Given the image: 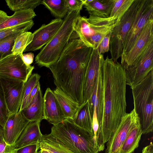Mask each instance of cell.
Wrapping results in <instances>:
<instances>
[{"instance_id":"32","label":"cell","mask_w":153,"mask_h":153,"mask_svg":"<svg viewBox=\"0 0 153 153\" xmlns=\"http://www.w3.org/2000/svg\"><path fill=\"white\" fill-rule=\"evenodd\" d=\"M41 76L38 74H34L30 77L25 83L21 105L19 111L24 110L26 107L28 99L30 92L39 82Z\"/></svg>"},{"instance_id":"38","label":"cell","mask_w":153,"mask_h":153,"mask_svg":"<svg viewBox=\"0 0 153 153\" xmlns=\"http://www.w3.org/2000/svg\"><path fill=\"white\" fill-rule=\"evenodd\" d=\"M11 145L7 144L4 140L0 142V153H13Z\"/></svg>"},{"instance_id":"35","label":"cell","mask_w":153,"mask_h":153,"mask_svg":"<svg viewBox=\"0 0 153 153\" xmlns=\"http://www.w3.org/2000/svg\"><path fill=\"white\" fill-rule=\"evenodd\" d=\"M68 12L74 10L80 11L84 5L83 0H65Z\"/></svg>"},{"instance_id":"24","label":"cell","mask_w":153,"mask_h":153,"mask_svg":"<svg viewBox=\"0 0 153 153\" xmlns=\"http://www.w3.org/2000/svg\"><path fill=\"white\" fill-rule=\"evenodd\" d=\"M53 92L66 118L72 119L79 105L59 88H56Z\"/></svg>"},{"instance_id":"12","label":"cell","mask_w":153,"mask_h":153,"mask_svg":"<svg viewBox=\"0 0 153 153\" xmlns=\"http://www.w3.org/2000/svg\"><path fill=\"white\" fill-rule=\"evenodd\" d=\"M6 105L10 114H16L21 107L25 82L0 76Z\"/></svg>"},{"instance_id":"17","label":"cell","mask_w":153,"mask_h":153,"mask_svg":"<svg viewBox=\"0 0 153 153\" xmlns=\"http://www.w3.org/2000/svg\"><path fill=\"white\" fill-rule=\"evenodd\" d=\"M43 97L44 119L55 125L66 119L53 91L50 88H47Z\"/></svg>"},{"instance_id":"4","label":"cell","mask_w":153,"mask_h":153,"mask_svg":"<svg viewBox=\"0 0 153 153\" xmlns=\"http://www.w3.org/2000/svg\"><path fill=\"white\" fill-rule=\"evenodd\" d=\"M80 10L68 12L62 25L53 39L42 48L35 58L39 67L49 68L57 61L74 31V27L80 15Z\"/></svg>"},{"instance_id":"22","label":"cell","mask_w":153,"mask_h":153,"mask_svg":"<svg viewBox=\"0 0 153 153\" xmlns=\"http://www.w3.org/2000/svg\"><path fill=\"white\" fill-rule=\"evenodd\" d=\"M142 134L138 118L130 130L121 147L120 153H132L138 147Z\"/></svg>"},{"instance_id":"25","label":"cell","mask_w":153,"mask_h":153,"mask_svg":"<svg viewBox=\"0 0 153 153\" xmlns=\"http://www.w3.org/2000/svg\"><path fill=\"white\" fill-rule=\"evenodd\" d=\"M36 14L34 10L29 9L14 12L11 16L0 25V29L14 26L29 21L34 18Z\"/></svg>"},{"instance_id":"43","label":"cell","mask_w":153,"mask_h":153,"mask_svg":"<svg viewBox=\"0 0 153 153\" xmlns=\"http://www.w3.org/2000/svg\"><path fill=\"white\" fill-rule=\"evenodd\" d=\"M4 140L3 128L0 125V142Z\"/></svg>"},{"instance_id":"45","label":"cell","mask_w":153,"mask_h":153,"mask_svg":"<svg viewBox=\"0 0 153 153\" xmlns=\"http://www.w3.org/2000/svg\"><path fill=\"white\" fill-rule=\"evenodd\" d=\"M48 152V153H50V152Z\"/></svg>"},{"instance_id":"40","label":"cell","mask_w":153,"mask_h":153,"mask_svg":"<svg viewBox=\"0 0 153 153\" xmlns=\"http://www.w3.org/2000/svg\"><path fill=\"white\" fill-rule=\"evenodd\" d=\"M40 88V85L39 82L34 87L30 92L28 99L25 108L29 104L33 99Z\"/></svg>"},{"instance_id":"26","label":"cell","mask_w":153,"mask_h":153,"mask_svg":"<svg viewBox=\"0 0 153 153\" xmlns=\"http://www.w3.org/2000/svg\"><path fill=\"white\" fill-rule=\"evenodd\" d=\"M39 144L40 149L44 150L51 153H74L50 134H42Z\"/></svg>"},{"instance_id":"21","label":"cell","mask_w":153,"mask_h":153,"mask_svg":"<svg viewBox=\"0 0 153 153\" xmlns=\"http://www.w3.org/2000/svg\"><path fill=\"white\" fill-rule=\"evenodd\" d=\"M85 8L89 15L103 18L109 17L114 0H83Z\"/></svg>"},{"instance_id":"28","label":"cell","mask_w":153,"mask_h":153,"mask_svg":"<svg viewBox=\"0 0 153 153\" xmlns=\"http://www.w3.org/2000/svg\"><path fill=\"white\" fill-rule=\"evenodd\" d=\"M33 38V34L30 32H26L19 35L14 40L12 54L22 55L26 47L32 41Z\"/></svg>"},{"instance_id":"44","label":"cell","mask_w":153,"mask_h":153,"mask_svg":"<svg viewBox=\"0 0 153 153\" xmlns=\"http://www.w3.org/2000/svg\"><path fill=\"white\" fill-rule=\"evenodd\" d=\"M37 153H48V152L44 150L41 149L37 152Z\"/></svg>"},{"instance_id":"13","label":"cell","mask_w":153,"mask_h":153,"mask_svg":"<svg viewBox=\"0 0 153 153\" xmlns=\"http://www.w3.org/2000/svg\"><path fill=\"white\" fill-rule=\"evenodd\" d=\"M138 118L134 108L129 113L126 114L107 142L106 153H120L121 147L130 130Z\"/></svg>"},{"instance_id":"18","label":"cell","mask_w":153,"mask_h":153,"mask_svg":"<svg viewBox=\"0 0 153 153\" xmlns=\"http://www.w3.org/2000/svg\"><path fill=\"white\" fill-rule=\"evenodd\" d=\"M102 68V66L100 69L97 80L92 94L88 100L92 120L95 109L100 129L103 107V90Z\"/></svg>"},{"instance_id":"19","label":"cell","mask_w":153,"mask_h":153,"mask_svg":"<svg viewBox=\"0 0 153 153\" xmlns=\"http://www.w3.org/2000/svg\"><path fill=\"white\" fill-rule=\"evenodd\" d=\"M40 122L30 121L26 126L16 142L11 145L15 150L22 147L39 143L42 134L40 129Z\"/></svg>"},{"instance_id":"42","label":"cell","mask_w":153,"mask_h":153,"mask_svg":"<svg viewBox=\"0 0 153 153\" xmlns=\"http://www.w3.org/2000/svg\"><path fill=\"white\" fill-rule=\"evenodd\" d=\"M9 16L4 11L0 10V25L7 19Z\"/></svg>"},{"instance_id":"2","label":"cell","mask_w":153,"mask_h":153,"mask_svg":"<svg viewBox=\"0 0 153 153\" xmlns=\"http://www.w3.org/2000/svg\"><path fill=\"white\" fill-rule=\"evenodd\" d=\"M103 107L100 137L101 149L117 129L126 113L125 69L107 56L102 68Z\"/></svg>"},{"instance_id":"16","label":"cell","mask_w":153,"mask_h":153,"mask_svg":"<svg viewBox=\"0 0 153 153\" xmlns=\"http://www.w3.org/2000/svg\"><path fill=\"white\" fill-rule=\"evenodd\" d=\"M29 122L25 119L21 111H19L16 114H10L3 128L5 142L8 145H13Z\"/></svg>"},{"instance_id":"39","label":"cell","mask_w":153,"mask_h":153,"mask_svg":"<svg viewBox=\"0 0 153 153\" xmlns=\"http://www.w3.org/2000/svg\"><path fill=\"white\" fill-rule=\"evenodd\" d=\"M22 59L24 63L27 65H30L33 62L34 55L32 53L22 54Z\"/></svg>"},{"instance_id":"9","label":"cell","mask_w":153,"mask_h":153,"mask_svg":"<svg viewBox=\"0 0 153 153\" xmlns=\"http://www.w3.org/2000/svg\"><path fill=\"white\" fill-rule=\"evenodd\" d=\"M153 17V0H142L124 44L123 56L128 52L147 21Z\"/></svg>"},{"instance_id":"31","label":"cell","mask_w":153,"mask_h":153,"mask_svg":"<svg viewBox=\"0 0 153 153\" xmlns=\"http://www.w3.org/2000/svg\"><path fill=\"white\" fill-rule=\"evenodd\" d=\"M34 24L32 20L14 26L0 29V42L16 33L28 31Z\"/></svg>"},{"instance_id":"10","label":"cell","mask_w":153,"mask_h":153,"mask_svg":"<svg viewBox=\"0 0 153 153\" xmlns=\"http://www.w3.org/2000/svg\"><path fill=\"white\" fill-rule=\"evenodd\" d=\"M153 69V42L147 47L135 63L125 70L126 84L131 88Z\"/></svg>"},{"instance_id":"3","label":"cell","mask_w":153,"mask_h":153,"mask_svg":"<svg viewBox=\"0 0 153 153\" xmlns=\"http://www.w3.org/2000/svg\"><path fill=\"white\" fill-rule=\"evenodd\" d=\"M74 153H99L94 137L76 125L72 119L66 118L53 125L50 134Z\"/></svg>"},{"instance_id":"20","label":"cell","mask_w":153,"mask_h":153,"mask_svg":"<svg viewBox=\"0 0 153 153\" xmlns=\"http://www.w3.org/2000/svg\"><path fill=\"white\" fill-rule=\"evenodd\" d=\"M43 104V97L40 88L29 104L21 111L25 119L29 121L40 122L44 119Z\"/></svg>"},{"instance_id":"5","label":"cell","mask_w":153,"mask_h":153,"mask_svg":"<svg viewBox=\"0 0 153 153\" xmlns=\"http://www.w3.org/2000/svg\"><path fill=\"white\" fill-rule=\"evenodd\" d=\"M135 111L139 118L142 134L153 128V69L131 88Z\"/></svg>"},{"instance_id":"29","label":"cell","mask_w":153,"mask_h":153,"mask_svg":"<svg viewBox=\"0 0 153 153\" xmlns=\"http://www.w3.org/2000/svg\"><path fill=\"white\" fill-rule=\"evenodd\" d=\"M42 0H6L7 4L12 11L31 9L34 10L41 4Z\"/></svg>"},{"instance_id":"30","label":"cell","mask_w":153,"mask_h":153,"mask_svg":"<svg viewBox=\"0 0 153 153\" xmlns=\"http://www.w3.org/2000/svg\"><path fill=\"white\" fill-rule=\"evenodd\" d=\"M134 0H114V4L109 17L119 22L130 7Z\"/></svg>"},{"instance_id":"37","label":"cell","mask_w":153,"mask_h":153,"mask_svg":"<svg viewBox=\"0 0 153 153\" xmlns=\"http://www.w3.org/2000/svg\"><path fill=\"white\" fill-rule=\"evenodd\" d=\"M39 149V144L38 143L15 150L13 153H37Z\"/></svg>"},{"instance_id":"11","label":"cell","mask_w":153,"mask_h":153,"mask_svg":"<svg viewBox=\"0 0 153 153\" xmlns=\"http://www.w3.org/2000/svg\"><path fill=\"white\" fill-rule=\"evenodd\" d=\"M152 42L153 17L147 21L129 51L121 57L120 64L125 69L133 65L148 46Z\"/></svg>"},{"instance_id":"6","label":"cell","mask_w":153,"mask_h":153,"mask_svg":"<svg viewBox=\"0 0 153 153\" xmlns=\"http://www.w3.org/2000/svg\"><path fill=\"white\" fill-rule=\"evenodd\" d=\"M119 22L109 17L103 18L89 15L80 16L74 27V31L87 46L97 49L103 38L111 32Z\"/></svg>"},{"instance_id":"33","label":"cell","mask_w":153,"mask_h":153,"mask_svg":"<svg viewBox=\"0 0 153 153\" xmlns=\"http://www.w3.org/2000/svg\"><path fill=\"white\" fill-rule=\"evenodd\" d=\"M19 33L4 39L0 42V55L4 57L12 54L11 50L15 38L20 34Z\"/></svg>"},{"instance_id":"27","label":"cell","mask_w":153,"mask_h":153,"mask_svg":"<svg viewBox=\"0 0 153 153\" xmlns=\"http://www.w3.org/2000/svg\"><path fill=\"white\" fill-rule=\"evenodd\" d=\"M43 5L56 19H62L68 13L65 0H42Z\"/></svg>"},{"instance_id":"41","label":"cell","mask_w":153,"mask_h":153,"mask_svg":"<svg viewBox=\"0 0 153 153\" xmlns=\"http://www.w3.org/2000/svg\"><path fill=\"white\" fill-rule=\"evenodd\" d=\"M142 153H153V145L152 142L144 147L142 151Z\"/></svg>"},{"instance_id":"7","label":"cell","mask_w":153,"mask_h":153,"mask_svg":"<svg viewBox=\"0 0 153 153\" xmlns=\"http://www.w3.org/2000/svg\"><path fill=\"white\" fill-rule=\"evenodd\" d=\"M142 0H134L132 4L111 31L109 51L111 58L115 62L121 57L124 44Z\"/></svg>"},{"instance_id":"36","label":"cell","mask_w":153,"mask_h":153,"mask_svg":"<svg viewBox=\"0 0 153 153\" xmlns=\"http://www.w3.org/2000/svg\"><path fill=\"white\" fill-rule=\"evenodd\" d=\"M111 32L108 33L103 38L97 49L101 54L108 52L109 50V41Z\"/></svg>"},{"instance_id":"15","label":"cell","mask_w":153,"mask_h":153,"mask_svg":"<svg viewBox=\"0 0 153 153\" xmlns=\"http://www.w3.org/2000/svg\"><path fill=\"white\" fill-rule=\"evenodd\" d=\"M63 19H55L47 24L42 25L33 33V39L24 52L35 51L49 42L61 26Z\"/></svg>"},{"instance_id":"14","label":"cell","mask_w":153,"mask_h":153,"mask_svg":"<svg viewBox=\"0 0 153 153\" xmlns=\"http://www.w3.org/2000/svg\"><path fill=\"white\" fill-rule=\"evenodd\" d=\"M104 60L103 54L93 49L87 67L83 91V102L91 97L97 82L99 71Z\"/></svg>"},{"instance_id":"8","label":"cell","mask_w":153,"mask_h":153,"mask_svg":"<svg viewBox=\"0 0 153 153\" xmlns=\"http://www.w3.org/2000/svg\"><path fill=\"white\" fill-rule=\"evenodd\" d=\"M22 55H8L0 60V76L25 83L31 76L34 66L23 62Z\"/></svg>"},{"instance_id":"23","label":"cell","mask_w":153,"mask_h":153,"mask_svg":"<svg viewBox=\"0 0 153 153\" xmlns=\"http://www.w3.org/2000/svg\"><path fill=\"white\" fill-rule=\"evenodd\" d=\"M72 120L76 125L94 136L92 119L88 101L79 106Z\"/></svg>"},{"instance_id":"1","label":"cell","mask_w":153,"mask_h":153,"mask_svg":"<svg viewBox=\"0 0 153 153\" xmlns=\"http://www.w3.org/2000/svg\"><path fill=\"white\" fill-rule=\"evenodd\" d=\"M92 49L72 35L57 61L49 68L56 88L79 105L83 103L85 77Z\"/></svg>"},{"instance_id":"34","label":"cell","mask_w":153,"mask_h":153,"mask_svg":"<svg viewBox=\"0 0 153 153\" xmlns=\"http://www.w3.org/2000/svg\"><path fill=\"white\" fill-rule=\"evenodd\" d=\"M9 114L6 105L3 89L0 81V125L3 128Z\"/></svg>"}]
</instances>
